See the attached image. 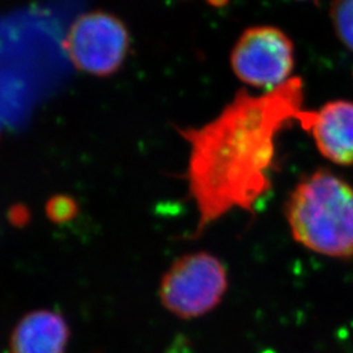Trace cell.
<instances>
[{
    "label": "cell",
    "instance_id": "obj_5",
    "mask_svg": "<svg viewBox=\"0 0 353 353\" xmlns=\"http://www.w3.org/2000/svg\"><path fill=\"white\" fill-rule=\"evenodd\" d=\"M230 62L245 84L270 92L290 80L294 65L293 43L278 28H250L237 41Z\"/></svg>",
    "mask_w": 353,
    "mask_h": 353
},
{
    "label": "cell",
    "instance_id": "obj_8",
    "mask_svg": "<svg viewBox=\"0 0 353 353\" xmlns=\"http://www.w3.org/2000/svg\"><path fill=\"white\" fill-rule=\"evenodd\" d=\"M331 17L341 42L353 51V0H332Z\"/></svg>",
    "mask_w": 353,
    "mask_h": 353
},
{
    "label": "cell",
    "instance_id": "obj_4",
    "mask_svg": "<svg viewBox=\"0 0 353 353\" xmlns=\"http://www.w3.org/2000/svg\"><path fill=\"white\" fill-rule=\"evenodd\" d=\"M64 45L79 70L90 75L109 76L126 59L130 37L125 24L113 14L92 12L76 20Z\"/></svg>",
    "mask_w": 353,
    "mask_h": 353
},
{
    "label": "cell",
    "instance_id": "obj_9",
    "mask_svg": "<svg viewBox=\"0 0 353 353\" xmlns=\"http://www.w3.org/2000/svg\"><path fill=\"white\" fill-rule=\"evenodd\" d=\"M77 212V207L74 199L58 195L50 199L46 204V214L54 223H65L74 219Z\"/></svg>",
    "mask_w": 353,
    "mask_h": 353
},
{
    "label": "cell",
    "instance_id": "obj_1",
    "mask_svg": "<svg viewBox=\"0 0 353 353\" xmlns=\"http://www.w3.org/2000/svg\"><path fill=\"white\" fill-rule=\"evenodd\" d=\"M303 85L290 77L262 96L241 90L214 121L181 130L190 144V194L198 211L195 236L230 212H252L271 189L279 132L303 113Z\"/></svg>",
    "mask_w": 353,
    "mask_h": 353
},
{
    "label": "cell",
    "instance_id": "obj_7",
    "mask_svg": "<svg viewBox=\"0 0 353 353\" xmlns=\"http://www.w3.org/2000/svg\"><path fill=\"white\" fill-rule=\"evenodd\" d=\"M70 326L64 316L48 309L33 310L14 326L10 338V353H65Z\"/></svg>",
    "mask_w": 353,
    "mask_h": 353
},
{
    "label": "cell",
    "instance_id": "obj_3",
    "mask_svg": "<svg viewBox=\"0 0 353 353\" xmlns=\"http://www.w3.org/2000/svg\"><path fill=\"white\" fill-rule=\"evenodd\" d=\"M228 290L225 265L212 254L199 252L178 258L160 283V301L181 319H194L214 310Z\"/></svg>",
    "mask_w": 353,
    "mask_h": 353
},
{
    "label": "cell",
    "instance_id": "obj_2",
    "mask_svg": "<svg viewBox=\"0 0 353 353\" xmlns=\"http://www.w3.org/2000/svg\"><path fill=\"white\" fill-rule=\"evenodd\" d=\"M293 239L332 258L353 256V189L326 170L301 181L287 203Z\"/></svg>",
    "mask_w": 353,
    "mask_h": 353
},
{
    "label": "cell",
    "instance_id": "obj_6",
    "mask_svg": "<svg viewBox=\"0 0 353 353\" xmlns=\"http://www.w3.org/2000/svg\"><path fill=\"white\" fill-rule=\"evenodd\" d=\"M299 122L313 135L318 150L330 161L353 164L352 102H330L316 112L303 110Z\"/></svg>",
    "mask_w": 353,
    "mask_h": 353
}]
</instances>
